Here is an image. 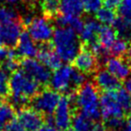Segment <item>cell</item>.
Here are the masks:
<instances>
[{"mask_svg": "<svg viewBox=\"0 0 131 131\" xmlns=\"http://www.w3.org/2000/svg\"><path fill=\"white\" fill-rule=\"evenodd\" d=\"M36 57L41 64L47 67L49 70H55L62 66L61 58L58 56L56 51L54 50L52 43H49V42L41 43V45L38 49Z\"/></svg>", "mask_w": 131, "mask_h": 131, "instance_id": "4fadbf2b", "label": "cell"}, {"mask_svg": "<svg viewBox=\"0 0 131 131\" xmlns=\"http://www.w3.org/2000/svg\"><path fill=\"white\" fill-rule=\"evenodd\" d=\"M16 52L18 58H34L37 56L38 47L28 32L22 31L16 45Z\"/></svg>", "mask_w": 131, "mask_h": 131, "instance_id": "2e32d148", "label": "cell"}, {"mask_svg": "<svg viewBox=\"0 0 131 131\" xmlns=\"http://www.w3.org/2000/svg\"><path fill=\"white\" fill-rule=\"evenodd\" d=\"M95 17L100 23L105 25H110L114 22L115 18L117 17L115 12L110 8H100L97 12L95 13Z\"/></svg>", "mask_w": 131, "mask_h": 131, "instance_id": "d4e9b609", "label": "cell"}, {"mask_svg": "<svg viewBox=\"0 0 131 131\" xmlns=\"http://www.w3.org/2000/svg\"><path fill=\"white\" fill-rule=\"evenodd\" d=\"M100 29L101 25L97 19L88 18L84 22V27L80 33L81 41L85 43V45H93L98 41V33Z\"/></svg>", "mask_w": 131, "mask_h": 131, "instance_id": "e0dca14e", "label": "cell"}, {"mask_svg": "<svg viewBox=\"0 0 131 131\" xmlns=\"http://www.w3.org/2000/svg\"><path fill=\"white\" fill-rule=\"evenodd\" d=\"M95 86L102 91H117L122 86V82L119 79L112 74L107 70L99 69L94 74Z\"/></svg>", "mask_w": 131, "mask_h": 131, "instance_id": "9a60e30c", "label": "cell"}, {"mask_svg": "<svg viewBox=\"0 0 131 131\" xmlns=\"http://www.w3.org/2000/svg\"><path fill=\"white\" fill-rule=\"evenodd\" d=\"M128 48H129V42L122 38H118L110 47L109 52L110 55H113L114 57H123V55L126 54Z\"/></svg>", "mask_w": 131, "mask_h": 131, "instance_id": "cb8c5ba5", "label": "cell"}, {"mask_svg": "<svg viewBox=\"0 0 131 131\" xmlns=\"http://www.w3.org/2000/svg\"><path fill=\"white\" fill-rule=\"evenodd\" d=\"M19 66L24 73L39 82L41 85H46L49 83L51 71L39 60L34 58H25L23 60H20Z\"/></svg>", "mask_w": 131, "mask_h": 131, "instance_id": "52a82bcc", "label": "cell"}, {"mask_svg": "<svg viewBox=\"0 0 131 131\" xmlns=\"http://www.w3.org/2000/svg\"><path fill=\"white\" fill-rule=\"evenodd\" d=\"M41 4L46 17L52 19L57 16L60 7V0H41Z\"/></svg>", "mask_w": 131, "mask_h": 131, "instance_id": "603a6c76", "label": "cell"}, {"mask_svg": "<svg viewBox=\"0 0 131 131\" xmlns=\"http://www.w3.org/2000/svg\"><path fill=\"white\" fill-rule=\"evenodd\" d=\"M2 46H4V45H3V42H2L1 39H0V47H2Z\"/></svg>", "mask_w": 131, "mask_h": 131, "instance_id": "60d3db41", "label": "cell"}, {"mask_svg": "<svg viewBox=\"0 0 131 131\" xmlns=\"http://www.w3.org/2000/svg\"><path fill=\"white\" fill-rule=\"evenodd\" d=\"M74 68L85 74H91L98 70V59L85 45L82 47L77 56L72 61Z\"/></svg>", "mask_w": 131, "mask_h": 131, "instance_id": "9c48e42d", "label": "cell"}, {"mask_svg": "<svg viewBox=\"0 0 131 131\" xmlns=\"http://www.w3.org/2000/svg\"><path fill=\"white\" fill-rule=\"evenodd\" d=\"M17 19H20V18L15 9L0 4V23L12 20H17Z\"/></svg>", "mask_w": 131, "mask_h": 131, "instance_id": "484cf974", "label": "cell"}, {"mask_svg": "<svg viewBox=\"0 0 131 131\" xmlns=\"http://www.w3.org/2000/svg\"><path fill=\"white\" fill-rule=\"evenodd\" d=\"M60 98L61 95L57 91L51 88H45L31 98V108L45 117L50 116L54 113Z\"/></svg>", "mask_w": 131, "mask_h": 131, "instance_id": "277c9868", "label": "cell"}, {"mask_svg": "<svg viewBox=\"0 0 131 131\" xmlns=\"http://www.w3.org/2000/svg\"><path fill=\"white\" fill-rule=\"evenodd\" d=\"M9 79H10V74L0 68V96L3 98H7L10 93Z\"/></svg>", "mask_w": 131, "mask_h": 131, "instance_id": "f1b7e54d", "label": "cell"}, {"mask_svg": "<svg viewBox=\"0 0 131 131\" xmlns=\"http://www.w3.org/2000/svg\"><path fill=\"white\" fill-rule=\"evenodd\" d=\"M23 25L20 19L0 23V39L4 46H16L22 32Z\"/></svg>", "mask_w": 131, "mask_h": 131, "instance_id": "8fae6325", "label": "cell"}, {"mask_svg": "<svg viewBox=\"0 0 131 131\" xmlns=\"http://www.w3.org/2000/svg\"><path fill=\"white\" fill-rule=\"evenodd\" d=\"M84 11L88 14L96 13L101 8L103 0H81Z\"/></svg>", "mask_w": 131, "mask_h": 131, "instance_id": "4dcf8cb0", "label": "cell"}, {"mask_svg": "<svg viewBox=\"0 0 131 131\" xmlns=\"http://www.w3.org/2000/svg\"><path fill=\"white\" fill-rule=\"evenodd\" d=\"M112 24L113 28L117 33V36L131 43V29L129 26V22H127L121 16H117Z\"/></svg>", "mask_w": 131, "mask_h": 131, "instance_id": "7402d4cb", "label": "cell"}, {"mask_svg": "<svg viewBox=\"0 0 131 131\" xmlns=\"http://www.w3.org/2000/svg\"><path fill=\"white\" fill-rule=\"evenodd\" d=\"M99 104L101 117L104 119L124 116V111L117 101L116 91H103L99 96Z\"/></svg>", "mask_w": 131, "mask_h": 131, "instance_id": "ba28073f", "label": "cell"}, {"mask_svg": "<svg viewBox=\"0 0 131 131\" xmlns=\"http://www.w3.org/2000/svg\"><path fill=\"white\" fill-rule=\"evenodd\" d=\"M36 131H59V130H58L56 127H54L53 125L45 124V125H41L40 128H38Z\"/></svg>", "mask_w": 131, "mask_h": 131, "instance_id": "d590c367", "label": "cell"}, {"mask_svg": "<svg viewBox=\"0 0 131 131\" xmlns=\"http://www.w3.org/2000/svg\"><path fill=\"white\" fill-rule=\"evenodd\" d=\"M93 121L77 108H73L70 125L73 131H91L93 127Z\"/></svg>", "mask_w": 131, "mask_h": 131, "instance_id": "ac0fdd59", "label": "cell"}, {"mask_svg": "<svg viewBox=\"0 0 131 131\" xmlns=\"http://www.w3.org/2000/svg\"><path fill=\"white\" fill-rule=\"evenodd\" d=\"M84 11L81 0H62L59 12L65 16H80Z\"/></svg>", "mask_w": 131, "mask_h": 131, "instance_id": "d6986e66", "label": "cell"}, {"mask_svg": "<svg viewBox=\"0 0 131 131\" xmlns=\"http://www.w3.org/2000/svg\"><path fill=\"white\" fill-rule=\"evenodd\" d=\"M17 121L26 131H36L43 124L45 116L31 107H23L18 110Z\"/></svg>", "mask_w": 131, "mask_h": 131, "instance_id": "7c38bea8", "label": "cell"}, {"mask_svg": "<svg viewBox=\"0 0 131 131\" xmlns=\"http://www.w3.org/2000/svg\"><path fill=\"white\" fill-rule=\"evenodd\" d=\"M129 26H130V29H131V21L129 22Z\"/></svg>", "mask_w": 131, "mask_h": 131, "instance_id": "ee69618b", "label": "cell"}, {"mask_svg": "<svg viewBox=\"0 0 131 131\" xmlns=\"http://www.w3.org/2000/svg\"><path fill=\"white\" fill-rule=\"evenodd\" d=\"M121 2H122V0H103V3L105 5V7L110 8L112 10L118 8V6Z\"/></svg>", "mask_w": 131, "mask_h": 131, "instance_id": "836d02e7", "label": "cell"}, {"mask_svg": "<svg viewBox=\"0 0 131 131\" xmlns=\"http://www.w3.org/2000/svg\"><path fill=\"white\" fill-rule=\"evenodd\" d=\"M91 131H107V129L106 127H105V125H104V123L96 121L93 124V127H92V130Z\"/></svg>", "mask_w": 131, "mask_h": 131, "instance_id": "e575fe53", "label": "cell"}, {"mask_svg": "<svg viewBox=\"0 0 131 131\" xmlns=\"http://www.w3.org/2000/svg\"><path fill=\"white\" fill-rule=\"evenodd\" d=\"M104 125L108 131H119L124 126V117H112L104 119Z\"/></svg>", "mask_w": 131, "mask_h": 131, "instance_id": "83f0119b", "label": "cell"}, {"mask_svg": "<svg viewBox=\"0 0 131 131\" xmlns=\"http://www.w3.org/2000/svg\"><path fill=\"white\" fill-rule=\"evenodd\" d=\"M65 131H73L72 129H70V128H69V129H67V130H65Z\"/></svg>", "mask_w": 131, "mask_h": 131, "instance_id": "7bdbcfd3", "label": "cell"}, {"mask_svg": "<svg viewBox=\"0 0 131 131\" xmlns=\"http://www.w3.org/2000/svg\"><path fill=\"white\" fill-rule=\"evenodd\" d=\"M26 27L30 37L38 43L48 42L53 37L54 26L51 19L46 16L34 17Z\"/></svg>", "mask_w": 131, "mask_h": 131, "instance_id": "5b68a950", "label": "cell"}, {"mask_svg": "<svg viewBox=\"0 0 131 131\" xmlns=\"http://www.w3.org/2000/svg\"><path fill=\"white\" fill-rule=\"evenodd\" d=\"M41 89V84L24 73L22 70L14 71L9 79V94L21 95L31 99Z\"/></svg>", "mask_w": 131, "mask_h": 131, "instance_id": "3957f363", "label": "cell"}, {"mask_svg": "<svg viewBox=\"0 0 131 131\" xmlns=\"http://www.w3.org/2000/svg\"><path fill=\"white\" fill-rule=\"evenodd\" d=\"M4 131H26L25 128L20 124V123L17 121V119H13L10 123L5 127Z\"/></svg>", "mask_w": 131, "mask_h": 131, "instance_id": "d6a6232c", "label": "cell"}, {"mask_svg": "<svg viewBox=\"0 0 131 131\" xmlns=\"http://www.w3.org/2000/svg\"><path fill=\"white\" fill-rule=\"evenodd\" d=\"M15 118H16L15 108L8 101H1L0 102V131H4L7 124Z\"/></svg>", "mask_w": 131, "mask_h": 131, "instance_id": "44dd1931", "label": "cell"}, {"mask_svg": "<svg viewBox=\"0 0 131 131\" xmlns=\"http://www.w3.org/2000/svg\"><path fill=\"white\" fill-rule=\"evenodd\" d=\"M86 83V75L79 70H73V73L71 76V86L73 90H77L78 88Z\"/></svg>", "mask_w": 131, "mask_h": 131, "instance_id": "1f68e13d", "label": "cell"}, {"mask_svg": "<svg viewBox=\"0 0 131 131\" xmlns=\"http://www.w3.org/2000/svg\"><path fill=\"white\" fill-rule=\"evenodd\" d=\"M116 98L119 106L123 108L124 112L128 110L131 102V94L127 92L126 89L119 88V90L116 91Z\"/></svg>", "mask_w": 131, "mask_h": 131, "instance_id": "4316f807", "label": "cell"}, {"mask_svg": "<svg viewBox=\"0 0 131 131\" xmlns=\"http://www.w3.org/2000/svg\"><path fill=\"white\" fill-rule=\"evenodd\" d=\"M128 110H129V112H130V114H131V102H130V105H129V108H128Z\"/></svg>", "mask_w": 131, "mask_h": 131, "instance_id": "b9f144b4", "label": "cell"}, {"mask_svg": "<svg viewBox=\"0 0 131 131\" xmlns=\"http://www.w3.org/2000/svg\"><path fill=\"white\" fill-rule=\"evenodd\" d=\"M117 39V33L114 28L110 27L109 25L101 26V29L98 33V42L102 45L104 48L110 49L112 45Z\"/></svg>", "mask_w": 131, "mask_h": 131, "instance_id": "ffe728a7", "label": "cell"}, {"mask_svg": "<svg viewBox=\"0 0 131 131\" xmlns=\"http://www.w3.org/2000/svg\"><path fill=\"white\" fill-rule=\"evenodd\" d=\"M53 47L62 61L70 63L77 56L82 42L77 33L69 27H58L53 33Z\"/></svg>", "mask_w": 131, "mask_h": 131, "instance_id": "6da1fadb", "label": "cell"}, {"mask_svg": "<svg viewBox=\"0 0 131 131\" xmlns=\"http://www.w3.org/2000/svg\"><path fill=\"white\" fill-rule=\"evenodd\" d=\"M74 69L70 65L61 66L59 69L54 70L49 80L50 88L57 91L58 93L71 94L75 92L71 86V76Z\"/></svg>", "mask_w": 131, "mask_h": 131, "instance_id": "8992f818", "label": "cell"}, {"mask_svg": "<svg viewBox=\"0 0 131 131\" xmlns=\"http://www.w3.org/2000/svg\"><path fill=\"white\" fill-rule=\"evenodd\" d=\"M123 128H124V131H131V117H129L127 119H125Z\"/></svg>", "mask_w": 131, "mask_h": 131, "instance_id": "74e56055", "label": "cell"}, {"mask_svg": "<svg viewBox=\"0 0 131 131\" xmlns=\"http://www.w3.org/2000/svg\"><path fill=\"white\" fill-rule=\"evenodd\" d=\"M124 86H125V89H126L127 92L131 94V74L126 78V79H125Z\"/></svg>", "mask_w": 131, "mask_h": 131, "instance_id": "8d00e7d4", "label": "cell"}, {"mask_svg": "<svg viewBox=\"0 0 131 131\" xmlns=\"http://www.w3.org/2000/svg\"><path fill=\"white\" fill-rule=\"evenodd\" d=\"M7 3H10V4H16L17 2H19L21 0H5Z\"/></svg>", "mask_w": 131, "mask_h": 131, "instance_id": "ab89813d", "label": "cell"}, {"mask_svg": "<svg viewBox=\"0 0 131 131\" xmlns=\"http://www.w3.org/2000/svg\"><path fill=\"white\" fill-rule=\"evenodd\" d=\"M126 55H127V59H128V61L130 62V64H131V45L129 46L128 50H127Z\"/></svg>", "mask_w": 131, "mask_h": 131, "instance_id": "f35d334b", "label": "cell"}, {"mask_svg": "<svg viewBox=\"0 0 131 131\" xmlns=\"http://www.w3.org/2000/svg\"><path fill=\"white\" fill-rule=\"evenodd\" d=\"M1 98H2V97H1V96H0V102H1V101H2V100H1Z\"/></svg>", "mask_w": 131, "mask_h": 131, "instance_id": "f6af8a7d", "label": "cell"}, {"mask_svg": "<svg viewBox=\"0 0 131 131\" xmlns=\"http://www.w3.org/2000/svg\"><path fill=\"white\" fill-rule=\"evenodd\" d=\"M119 16L123 17L127 22L131 21V0H122L118 6Z\"/></svg>", "mask_w": 131, "mask_h": 131, "instance_id": "f546056e", "label": "cell"}, {"mask_svg": "<svg viewBox=\"0 0 131 131\" xmlns=\"http://www.w3.org/2000/svg\"><path fill=\"white\" fill-rule=\"evenodd\" d=\"M73 109L68 96H61L56 109L54 111V124L60 131L69 129L71 123Z\"/></svg>", "mask_w": 131, "mask_h": 131, "instance_id": "30bf717a", "label": "cell"}, {"mask_svg": "<svg viewBox=\"0 0 131 131\" xmlns=\"http://www.w3.org/2000/svg\"><path fill=\"white\" fill-rule=\"evenodd\" d=\"M107 70L114 74L116 77L122 80H125L131 74V64L127 58L111 57L105 61Z\"/></svg>", "mask_w": 131, "mask_h": 131, "instance_id": "5bb4252c", "label": "cell"}, {"mask_svg": "<svg viewBox=\"0 0 131 131\" xmlns=\"http://www.w3.org/2000/svg\"><path fill=\"white\" fill-rule=\"evenodd\" d=\"M98 88L91 82L83 84L75 92L74 104L92 121H98L101 117Z\"/></svg>", "mask_w": 131, "mask_h": 131, "instance_id": "7a4b0ae2", "label": "cell"}]
</instances>
